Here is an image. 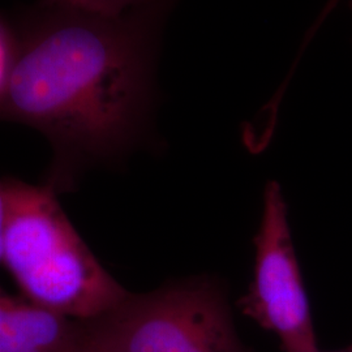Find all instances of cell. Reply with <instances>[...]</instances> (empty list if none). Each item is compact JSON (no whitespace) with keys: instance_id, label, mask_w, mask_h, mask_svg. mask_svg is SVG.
I'll return each instance as SVG.
<instances>
[{"instance_id":"cell-1","label":"cell","mask_w":352,"mask_h":352,"mask_svg":"<svg viewBox=\"0 0 352 352\" xmlns=\"http://www.w3.org/2000/svg\"><path fill=\"white\" fill-rule=\"evenodd\" d=\"M157 10L107 14L39 0L14 14L17 58L0 120L49 140L46 183L56 192L138 139L151 104Z\"/></svg>"},{"instance_id":"cell-2","label":"cell","mask_w":352,"mask_h":352,"mask_svg":"<svg viewBox=\"0 0 352 352\" xmlns=\"http://www.w3.org/2000/svg\"><path fill=\"white\" fill-rule=\"evenodd\" d=\"M8 182L3 265L24 294L42 308L76 321L110 315L131 295L102 266L49 183Z\"/></svg>"},{"instance_id":"cell-3","label":"cell","mask_w":352,"mask_h":352,"mask_svg":"<svg viewBox=\"0 0 352 352\" xmlns=\"http://www.w3.org/2000/svg\"><path fill=\"white\" fill-rule=\"evenodd\" d=\"M94 322L120 352H247L222 294L210 283L131 294Z\"/></svg>"},{"instance_id":"cell-4","label":"cell","mask_w":352,"mask_h":352,"mask_svg":"<svg viewBox=\"0 0 352 352\" xmlns=\"http://www.w3.org/2000/svg\"><path fill=\"white\" fill-rule=\"evenodd\" d=\"M256 260L243 314L277 336L285 352H320L309 300L289 231L280 186L264 189L263 215L254 238Z\"/></svg>"},{"instance_id":"cell-5","label":"cell","mask_w":352,"mask_h":352,"mask_svg":"<svg viewBox=\"0 0 352 352\" xmlns=\"http://www.w3.org/2000/svg\"><path fill=\"white\" fill-rule=\"evenodd\" d=\"M74 321L0 287V352H72L82 331Z\"/></svg>"},{"instance_id":"cell-6","label":"cell","mask_w":352,"mask_h":352,"mask_svg":"<svg viewBox=\"0 0 352 352\" xmlns=\"http://www.w3.org/2000/svg\"><path fill=\"white\" fill-rule=\"evenodd\" d=\"M17 33L12 20L0 14V102L8 88L17 58Z\"/></svg>"},{"instance_id":"cell-7","label":"cell","mask_w":352,"mask_h":352,"mask_svg":"<svg viewBox=\"0 0 352 352\" xmlns=\"http://www.w3.org/2000/svg\"><path fill=\"white\" fill-rule=\"evenodd\" d=\"M72 6L77 8L88 10L93 12L107 14H123L139 10L158 7V0H50Z\"/></svg>"},{"instance_id":"cell-8","label":"cell","mask_w":352,"mask_h":352,"mask_svg":"<svg viewBox=\"0 0 352 352\" xmlns=\"http://www.w3.org/2000/svg\"><path fill=\"white\" fill-rule=\"evenodd\" d=\"M90 324L93 327L81 331V336L72 352H120L94 321Z\"/></svg>"},{"instance_id":"cell-9","label":"cell","mask_w":352,"mask_h":352,"mask_svg":"<svg viewBox=\"0 0 352 352\" xmlns=\"http://www.w3.org/2000/svg\"><path fill=\"white\" fill-rule=\"evenodd\" d=\"M8 208H10L8 182H7V177H0V264H3V250H4Z\"/></svg>"},{"instance_id":"cell-10","label":"cell","mask_w":352,"mask_h":352,"mask_svg":"<svg viewBox=\"0 0 352 352\" xmlns=\"http://www.w3.org/2000/svg\"><path fill=\"white\" fill-rule=\"evenodd\" d=\"M346 352H352V349H350V350H349V351H346Z\"/></svg>"},{"instance_id":"cell-11","label":"cell","mask_w":352,"mask_h":352,"mask_svg":"<svg viewBox=\"0 0 352 352\" xmlns=\"http://www.w3.org/2000/svg\"><path fill=\"white\" fill-rule=\"evenodd\" d=\"M351 349H352V347H351Z\"/></svg>"}]
</instances>
